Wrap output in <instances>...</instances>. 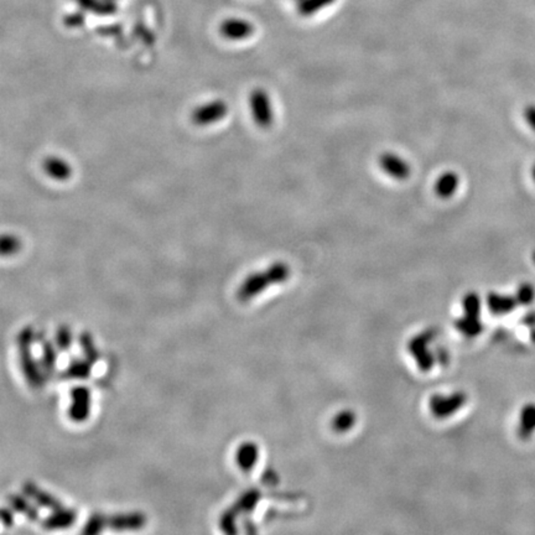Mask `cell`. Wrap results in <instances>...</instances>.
I'll list each match as a JSON object with an SVG mask.
<instances>
[{
    "label": "cell",
    "mask_w": 535,
    "mask_h": 535,
    "mask_svg": "<svg viewBox=\"0 0 535 535\" xmlns=\"http://www.w3.org/2000/svg\"><path fill=\"white\" fill-rule=\"evenodd\" d=\"M535 433V403H528L522 408L517 428L518 438L526 441Z\"/></svg>",
    "instance_id": "9c48e42d"
},
{
    "label": "cell",
    "mask_w": 535,
    "mask_h": 535,
    "mask_svg": "<svg viewBox=\"0 0 535 535\" xmlns=\"http://www.w3.org/2000/svg\"><path fill=\"white\" fill-rule=\"evenodd\" d=\"M468 399V395L463 392L450 395H434L430 400V410L435 418H448L463 408Z\"/></svg>",
    "instance_id": "5b68a950"
},
{
    "label": "cell",
    "mask_w": 535,
    "mask_h": 535,
    "mask_svg": "<svg viewBox=\"0 0 535 535\" xmlns=\"http://www.w3.org/2000/svg\"><path fill=\"white\" fill-rule=\"evenodd\" d=\"M290 277V268L287 264L274 263L265 272H255L247 277L239 289L238 295L242 300H250L255 295L263 292L267 287L274 284L287 282Z\"/></svg>",
    "instance_id": "6da1fadb"
},
{
    "label": "cell",
    "mask_w": 535,
    "mask_h": 535,
    "mask_svg": "<svg viewBox=\"0 0 535 535\" xmlns=\"http://www.w3.org/2000/svg\"><path fill=\"white\" fill-rule=\"evenodd\" d=\"M458 186H460V176L453 171H446L439 176L434 186V190L440 199L448 200L456 194Z\"/></svg>",
    "instance_id": "30bf717a"
},
{
    "label": "cell",
    "mask_w": 535,
    "mask_h": 535,
    "mask_svg": "<svg viewBox=\"0 0 535 535\" xmlns=\"http://www.w3.org/2000/svg\"><path fill=\"white\" fill-rule=\"evenodd\" d=\"M21 241L13 233L0 234V255H13L19 252Z\"/></svg>",
    "instance_id": "9a60e30c"
},
{
    "label": "cell",
    "mask_w": 535,
    "mask_h": 535,
    "mask_svg": "<svg viewBox=\"0 0 535 535\" xmlns=\"http://www.w3.org/2000/svg\"><path fill=\"white\" fill-rule=\"evenodd\" d=\"M523 117L526 124L531 128V131L535 133V104H529L524 108Z\"/></svg>",
    "instance_id": "ffe728a7"
},
{
    "label": "cell",
    "mask_w": 535,
    "mask_h": 535,
    "mask_svg": "<svg viewBox=\"0 0 535 535\" xmlns=\"http://www.w3.org/2000/svg\"><path fill=\"white\" fill-rule=\"evenodd\" d=\"M297 1H299V0H297Z\"/></svg>",
    "instance_id": "603a6c76"
},
{
    "label": "cell",
    "mask_w": 535,
    "mask_h": 535,
    "mask_svg": "<svg viewBox=\"0 0 535 535\" xmlns=\"http://www.w3.org/2000/svg\"><path fill=\"white\" fill-rule=\"evenodd\" d=\"M380 165L382 170L395 180H408L409 176L412 175V167L408 161L395 153H383L380 156Z\"/></svg>",
    "instance_id": "8992f818"
},
{
    "label": "cell",
    "mask_w": 535,
    "mask_h": 535,
    "mask_svg": "<svg viewBox=\"0 0 535 535\" xmlns=\"http://www.w3.org/2000/svg\"><path fill=\"white\" fill-rule=\"evenodd\" d=\"M487 304H488V307H490L492 314L503 315V314H508L512 310H514L518 302H517V297H503V295H500L496 292H491L488 295V299H487Z\"/></svg>",
    "instance_id": "7c38bea8"
},
{
    "label": "cell",
    "mask_w": 535,
    "mask_h": 535,
    "mask_svg": "<svg viewBox=\"0 0 535 535\" xmlns=\"http://www.w3.org/2000/svg\"><path fill=\"white\" fill-rule=\"evenodd\" d=\"M84 23V15L82 13H75V14H70L65 18V24L70 26V28H77Z\"/></svg>",
    "instance_id": "d6986e66"
},
{
    "label": "cell",
    "mask_w": 535,
    "mask_h": 535,
    "mask_svg": "<svg viewBox=\"0 0 535 535\" xmlns=\"http://www.w3.org/2000/svg\"><path fill=\"white\" fill-rule=\"evenodd\" d=\"M219 31L226 39L241 41V40L248 39L254 34V26L252 23H249L248 20L231 18V19L224 20L221 24Z\"/></svg>",
    "instance_id": "52a82bcc"
},
{
    "label": "cell",
    "mask_w": 535,
    "mask_h": 535,
    "mask_svg": "<svg viewBox=\"0 0 535 535\" xmlns=\"http://www.w3.org/2000/svg\"><path fill=\"white\" fill-rule=\"evenodd\" d=\"M79 8L98 15H112L117 11L114 0H75Z\"/></svg>",
    "instance_id": "4fadbf2b"
},
{
    "label": "cell",
    "mask_w": 535,
    "mask_h": 535,
    "mask_svg": "<svg viewBox=\"0 0 535 535\" xmlns=\"http://www.w3.org/2000/svg\"><path fill=\"white\" fill-rule=\"evenodd\" d=\"M227 113L228 104L224 99H214L196 107L191 114V121L197 127H207L222 121Z\"/></svg>",
    "instance_id": "277c9868"
},
{
    "label": "cell",
    "mask_w": 535,
    "mask_h": 535,
    "mask_svg": "<svg viewBox=\"0 0 535 535\" xmlns=\"http://www.w3.org/2000/svg\"><path fill=\"white\" fill-rule=\"evenodd\" d=\"M430 340H431L430 333H424V335L418 336V338H415L410 345V350L415 355V358L418 360L420 370H429L433 367L434 360L428 351V343Z\"/></svg>",
    "instance_id": "8fae6325"
},
{
    "label": "cell",
    "mask_w": 535,
    "mask_h": 535,
    "mask_svg": "<svg viewBox=\"0 0 535 535\" xmlns=\"http://www.w3.org/2000/svg\"><path fill=\"white\" fill-rule=\"evenodd\" d=\"M534 294V289H533L531 285H529V284H523L518 289V292H517V302H518V304L528 305V304H531L533 302Z\"/></svg>",
    "instance_id": "e0dca14e"
},
{
    "label": "cell",
    "mask_w": 535,
    "mask_h": 535,
    "mask_svg": "<svg viewBox=\"0 0 535 535\" xmlns=\"http://www.w3.org/2000/svg\"><path fill=\"white\" fill-rule=\"evenodd\" d=\"M114 1H116V0H114Z\"/></svg>",
    "instance_id": "7402d4cb"
},
{
    "label": "cell",
    "mask_w": 535,
    "mask_h": 535,
    "mask_svg": "<svg viewBox=\"0 0 535 535\" xmlns=\"http://www.w3.org/2000/svg\"><path fill=\"white\" fill-rule=\"evenodd\" d=\"M335 3L336 0H299L297 13L302 16H312Z\"/></svg>",
    "instance_id": "5bb4252c"
},
{
    "label": "cell",
    "mask_w": 535,
    "mask_h": 535,
    "mask_svg": "<svg viewBox=\"0 0 535 535\" xmlns=\"http://www.w3.org/2000/svg\"><path fill=\"white\" fill-rule=\"evenodd\" d=\"M255 460H257V448L254 445L248 443L239 451V463L246 470H250L253 468Z\"/></svg>",
    "instance_id": "2e32d148"
},
{
    "label": "cell",
    "mask_w": 535,
    "mask_h": 535,
    "mask_svg": "<svg viewBox=\"0 0 535 535\" xmlns=\"http://www.w3.org/2000/svg\"><path fill=\"white\" fill-rule=\"evenodd\" d=\"M531 179H533V181L535 182V164L531 166Z\"/></svg>",
    "instance_id": "44dd1931"
},
{
    "label": "cell",
    "mask_w": 535,
    "mask_h": 535,
    "mask_svg": "<svg viewBox=\"0 0 535 535\" xmlns=\"http://www.w3.org/2000/svg\"><path fill=\"white\" fill-rule=\"evenodd\" d=\"M355 423V417L353 414H351L350 412H345V413L340 414L333 421V426H335L338 431H345L347 429H350Z\"/></svg>",
    "instance_id": "ac0fdd59"
},
{
    "label": "cell",
    "mask_w": 535,
    "mask_h": 535,
    "mask_svg": "<svg viewBox=\"0 0 535 535\" xmlns=\"http://www.w3.org/2000/svg\"><path fill=\"white\" fill-rule=\"evenodd\" d=\"M463 315L460 320L455 322V326L458 331L463 332V335L468 337L480 335L482 331L480 314H481V300L476 292H468L463 297Z\"/></svg>",
    "instance_id": "7a4b0ae2"
},
{
    "label": "cell",
    "mask_w": 535,
    "mask_h": 535,
    "mask_svg": "<svg viewBox=\"0 0 535 535\" xmlns=\"http://www.w3.org/2000/svg\"><path fill=\"white\" fill-rule=\"evenodd\" d=\"M249 102L255 124L263 129L272 127L274 122L272 101L263 88H255L253 92L250 93Z\"/></svg>",
    "instance_id": "3957f363"
},
{
    "label": "cell",
    "mask_w": 535,
    "mask_h": 535,
    "mask_svg": "<svg viewBox=\"0 0 535 535\" xmlns=\"http://www.w3.org/2000/svg\"><path fill=\"white\" fill-rule=\"evenodd\" d=\"M43 170L51 180L60 182L70 180L73 174L72 165L67 160H65L64 158L57 155L45 158V160L43 161Z\"/></svg>",
    "instance_id": "ba28073f"
}]
</instances>
